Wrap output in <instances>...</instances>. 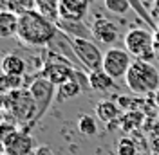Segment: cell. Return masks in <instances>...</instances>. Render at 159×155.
Returning <instances> with one entry per match:
<instances>
[{
  "label": "cell",
  "mask_w": 159,
  "mask_h": 155,
  "mask_svg": "<svg viewBox=\"0 0 159 155\" xmlns=\"http://www.w3.org/2000/svg\"><path fill=\"white\" fill-rule=\"evenodd\" d=\"M58 31V25L52 20L43 16L40 11L33 9L20 15L16 38L31 47H43V45H49L52 38H56Z\"/></svg>",
  "instance_id": "obj_1"
},
{
  "label": "cell",
  "mask_w": 159,
  "mask_h": 155,
  "mask_svg": "<svg viewBox=\"0 0 159 155\" xmlns=\"http://www.w3.org/2000/svg\"><path fill=\"white\" fill-rule=\"evenodd\" d=\"M123 81L130 92L138 96L156 94L159 90V69L150 61L134 60Z\"/></svg>",
  "instance_id": "obj_2"
},
{
  "label": "cell",
  "mask_w": 159,
  "mask_h": 155,
  "mask_svg": "<svg viewBox=\"0 0 159 155\" xmlns=\"http://www.w3.org/2000/svg\"><path fill=\"white\" fill-rule=\"evenodd\" d=\"M4 110L15 117L16 125H36L38 107L29 88H18L9 94H4Z\"/></svg>",
  "instance_id": "obj_3"
},
{
  "label": "cell",
  "mask_w": 159,
  "mask_h": 155,
  "mask_svg": "<svg viewBox=\"0 0 159 155\" xmlns=\"http://www.w3.org/2000/svg\"><path fill=\"white\" fill-rule=\"evenodd\" d=\"M125 49L130 52V56L134 60H141V61H154L156 60V38L148 29L145 27H134L125 33L123 38Z\"/></svg>",
  "instance_id": "obj_4"
},
{
  "label": "cell",
  "mask_w": 159,
  "mask_h": 155,
  "mask_svg": "<svg viewBox=\"0 0 159 155\" xmlns=\"http://www.w3.org/2000/svg\"><path fill=\"white\" fill-rule=\"evenodd\" d=\"M63 36L67 40V43L70 45L74 56L78 58L81 67L85 69L87 72L101 69V65H103V54H101L99 47L94 42H90L87 38H80V36H67V34H63Z\"/></svg>",
  "instance_id": "obj_5"
},
{
  "label": "cell",
  "mask_w": 159,
  "mask_h": 155,
  "mask_svg": "<svg viewBox=\"0 0 159 155\" xmlns=\"http://www.w3.org/2000/svg\"><path fill=\"white\" fill-rule=\"evenodd\" d=\"M134 58L130 56V52L127 49L119 47H110L103 52V65L101 69L114 79H121L127 76L130 65H132Z\"/></svg>",
  "instance_id": "obj_6"
},
{
  "label": "cell",
  "mask_w": 159,
  "mask_h": 155,
  "mask_svg": "<svg viewBox=\"0 0 159 155\" xmlns=\"http://www.w3.org/2000/svg\"><path fill=\"white\" fill-rule=\"evenodd\" d=\"M76 70L78 69H74L65 58L51 54V60L43 65L42 76L47 78L51 83H54L56 87H60V85L67 83L70 79H74L76 78Z\"/></svg>",
  "instance_id": "obj_7"
},
{
  "label": "cell",
  "mask_w": 159,
  "mask_h": 155,
  "mask_svg": "<svg viewBox=\"0 0 159 155\" xmlns=\"http://www.w3.org/2000/svg\"><path fill=\"white\" fill-rule=\"evenodd\" d=\"M29 90L34 101H36V107H38V121L43 117V114L49 110L51 103L56 99V94H58V87L54 83H51L47 78H36L33 83L29 85Z\"/></svg>",
  "instance_id": "obj_8"
},
{
  "label": "cell",
  "mask_w": 159,
  "mask_h": 155,
  "mask_svg": "<svg viewBox=\"0 0 159 155\" xmlns=\"http://www.w3.org/2000/svg\"><path fill=\"white\" fill-rule=\"evenodd\" d=\"M2 153L7 155H31L34 152V141L33 135L25 130H16L13 135L2 144Z\"/></svg>",
  "instance_id": "obj_9"
},
{
  "label": "cell",
  "mask_w": 159,
  "mask_h": 155,
  "mask_svg": "<svg viewBox=\"0 0 159 155\" xmlns=\"http://www.w3.org/2000/svg\"><path fill=\"white\" fill-rule=\"evenodd\" d=\"M89 33H90L92 38H96L98 42L105 43V45L116 43V40L119 36V31L116 27V24L107 20V18H96L94 24H90Z\"/></svg>",
  "instance_id": "obj_10"
},
{
  "label": "cell",
  "mask_w": 159,
  "mask_h": 155,
  "mask_svg": "<svg viewBox=\"0 0 159 155\" xmlns=\"http://www.w3.org/2000/svg\"><path fill=\"white\" fill-rule=\"evenodd\" d=\"M123 108L119 107L116 101H112V99H101L96 103V107H94V116L98 121H101L103 125H114V123H119L121 121V117H123Z\"/></svg>",
  "instance_id": "obj_11"
},
{
  "label": "cell",
  "mask_w": 159,
  "mask_h": 155,
  "mask_svg": "<svg viewBox=\"0 0 159 155\" xmlns=\"http://www.w3.org/2000/svg\"><path fill=\"white\" fill-rule=\"evenodd\" d=\"M89 11V0H60V20L81 22Z\"/></svg>",
  "instance_id": "obj_12"
},
{
  "label": "cell",
  "mask_w": 159,
  "mask_h": 155,
  "mask_svg": "<svg viewBox=\"0 0 159 155\" xmlns=\"http://www.w3.org/2000/svg\"><path fill=\"white\" fill-rule=\"evenodd\" d=\"M18 20L20 15H16L11 9L0 11V38H13L18 34Z\"/></svg>",
  "instance_id": "obj_13"
},
{
  "label": "cell",
  "mask_w": 159,
  "mask_h": 155,
  "mask_svg": "<svg viewBox=\"0 0 159 155\" xmlns=\"http://www.w3.org/2000/svg\"><path fill=\"white\" fill-rule=\"evenodd\" d=\"M87 78H89V88H92L94 92H110L116 87V79L110 78L103 69L89 72Z\"/></svg>",
  "instance_id": "obj_14"
},
{
  "label": "cell",
  "mask_w": 159,
  "mask_h": 155,
  "mask_svg": "<svg viewBox=\"0 0 159 155\" xmlns=\"http://www.w3.org/2000/svg\"><path fill=\"white\" fill-rule=\"evenodd\" d=\"M0 70L2 74H11V76H24L27 70V63L25 60L20 58L18 54H6L0 60Z\"/></svg>",
  "instance_id": "obj_15"
},
{
  "label": "cell",
  "mask_w": 159,
  "mask_h": 155,
  "mask_svg": "<svg viewBox=\"0 0 159 155\" xmlns=\"http://www.w3.org/2000/svg\"><path fill=\"white\" fill-rule=\"evenodd\" d=\"M34 7L54 24L60 20V0H34Z\"/></svg>",
  "instance_id": "obj_16"
},
{
  "label": "cell",
  "mask_w": 159,
  "mask_h": 155,
  "mask_svg": "<svg viewBox=\"0 0 159 155\" xmlns=\"http://www.w3.org/2000/svg\"><path fill=\"white\" fill-rule=\"evenodd\" d=\"M78 130L81 135L85 137H94L96 134H98L99 126H98V119H96V116H87V114H83V116H80L78 119Z\"/></svg>",
  "instance_id": "obj_17"
},
{
  "label": "cell",
  "mask_w": 159,
  "mask_h": 155,
  "mask_svg": "<svg viewBox=\"0 0 159 155\" xmlns=\"http://www.w3.org/2000/svg\"><path fill=\"white\" fill-rule=\"evenodd\" d=\"M24 78L22 76H11V74H2L0 76V94H9L13 90L22 88Z\"/></svg>",
  "instance_id": "obj_18"
},
{
  "label": "cell",
  "mask_w": 159,
  "mask_h": 155,
  "mask_svg": "<svg viewBox=\"0 0 159 155\" xmlns=\"http://www.w3.org/2000/svg\"><path fill=\"white\" fill-rule=\"evenodd\" d=\"M143 123V114L141 112H136V110H130V112H125L121 121H119V128H123L125 132L129 130H134L136 126H139Z\"/></svg>",
  "instance_id": "obj_19"
},
{
  "label": "cell",
  "mask_w": 159,
  "mask_h": 155,
  "mask_svg": "<svg viewBox=\"0 0 159 155\" xmlns=\"http://www.w3.org/2000/svg\"><path fill=\"white\" fill-rule=\"evenodd\" d=\"M103 2H105L107 11L114 13V15H127L132 9L130 0H103Z\"/></svg>",
  "instance_id": "obj_20"
},
{
  "label": "cell",
  "mask_w": 159,
  "mask_h": 155,
  "mask_svg": "<svg viewBox=\"0 0 159 155\" xmlns=\"http://www.w3.org/2000/svg\"><path fill=\"white\" fill-rule=\"evenodd\" d=\"M9 9L15 11L16 15H24L36 7H34V0H9Z\"/></svg>",
  "instance_id": "obj_21"
},
{
  "label": "cell",
  "mask_w": 159,
  "mask_h": 155,
  "mask_svg": "<svg viewBox=\"0 0 159 155\" xmlns=\"http://www.w3.org/2000/svg\"><path fill=\"white\" fill-rule=\"evenodd\" d=\"M118 155H136V143L130 137H121L116 146Z\"/></svg>",
  "instance_id": "obj_22"
},
{
  "label": "cell",
  "mask_w": 159,
  "mask_h": 155,
  "mask_svg": "<svg viewBox=\"0 0 159 155\" xmlns=\"http://www.w3.org/2000/svg\"><path fill=\"white\" fill-rule=\"evenodd\" d=\"M16 130H18V125H16V123H11V121H2V123H0V148H2V144H4Z\"/></svg>",
  "instance_id": "obj_23"
},
{
  "label": "cell",
  "mask_w": 159,
  "mask_h": 155,
  "mask_svg": "<svg viewBox=\"0 0 159 155\" xmlns=\"http://www.w3.org/2000/svg\"><path fill=\"white\" fill-rule=\"evenodd\" d=\"M31 155H52V150L49 146H38V148H34V152Z\"/></svg>",
  "instance_id": "obj_24"
},
{
  "label": "cell",
  "mask_w": 159,
  "mask_h": 155,
  "mask_svg": "<svg viewBox=\"0 0 159 155\" xmlns=\"http://www.w3.org/2000/svg\"><path fill=\"white\" fill-rule=\"evenodd\" d=\"M152 15H154V16H156V18H159V0H154V2H152Z\"/></svg>",
  "instance_id": "obj_25"
},
{
  "label": "cell",
  "mask_w": 159,
  "mask_h": 155,
  "mask_svg": "<svg viewBox=\"0 0 159 155\" xmlns=\"http://www.w3.org/2000/svg\"><path fill=\"white\" fill-rule=\"evenodd\" d=\"M0 110H4V94H0Z\"/></svg>",
  "instance_id": "obj_26"
},
{
  "label": "cell",
  "mask_w": 159,
  "mask_h": 155,
  "mask_svg": "<svg viewBox=\"0 0 159 155\" xmlns=\"http://www.w3.org/2000/svg\"><path fill=\"white\" fill-rule=\"evenodd\" d=\"M154 99H156V105L159 107V90L156 92V94H154Z\"/></svg>",
  "instance_id": "obj_27"
},
{
  "label": "cell",
  "mask_w": 159,
  "mask_h": 155,
  "mask_svg": "<svg viewBox=\"0 0 159 155\" xmlns=\"http://www.w3.org/2000/svg\"><path fill=\"white\" fill-rule=\"evenodd\" d=\"M0 155H7V153H0Z\"/></svg>",
  "instance_id": "obj_28"
}]
</instances>
